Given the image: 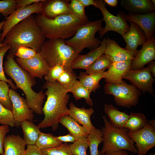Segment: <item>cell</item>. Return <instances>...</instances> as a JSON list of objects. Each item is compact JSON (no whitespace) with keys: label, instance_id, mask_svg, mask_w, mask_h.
<instances>
[{"label":"cell","instance_id":"cell-1","mask_svg":"<svg viewBox=\"0 0 155 155\" xmlns=\"http://www.w3.org/2000/svg\"><path fill=\"white\" fill-rule=\"evenodd\" d=\"M43 88L46 90L44 94L47 96L42 108L44 117L38 126L40 129L50 127L55 131L62 117L68 115L69 108L67 105L70 95L67 94L68 91L57 81L51 82H46Z\"/></svg>","mask_w":155,"mask_h":155},{"label":"cell","instance_id":"cell-2","mask_svg":"<svg viewBox=\"0 0 155 155\" xmlns=\"http://www.w3.org/2000/svg\"><path fill=\"white\" fill-rule=\"evenodd\" d=\"M14 56L9 52L4 63V71L14 81L17 89L19 88L23 92L29 108L36 114L41 115L45 95L42 90L36 92L32 90V88L36 83L35 78L19 65Z\"/></svg>","mask_w":155,"mask_h":155},{"label":"cell","instance_id":"cell-3","mask_svg":"<svg viewBox=\"0 0 155 155\" xmlns=\"http://www.w3.org/2000/svg\"><path fill=\"white\" fill-rule=\"evenodd\" d=\"M45 40L32 14L13 27L7 33L2 43L11 46L9 52L15 56L18 49L22 46L32 48L39 53Z\"/></svg>","mask_w":155,"mask_h":155},{"label":"cell","instance_id":"cell-4","mask_svg":"<svg viewBox=\"0 0 155 155\" xmlns=\"http://www.w3.org/2000/svg\"><path fill=\"white\" fill-rule=\"evenodd\" d=\"M35 20L45 38L64 40L74 36L78 28L88 21V19H82L72 14L61 15L53 19L37 14Z\"/></svg>","mask_w":155,"mask_h":155},{"label":"cell","instance_id":"cell-5","mask_svg":"<svg viewBox=\"0 0 155 155\" xmlns=\"http://www.w3.org/2000/svg\"><path fill=\"white\" fill-rule=\"evenodd\" d=\"M49 68L55 65L65 70H73L72 63L79 54L73 48L60 38L49 39L45 41L39 52Z\"/></svg>","mask_w":155,"mask_h":155},{"label":"cell","instance_id":"cell-6","mask_svg":"<svg viewBox=\"0 0 155 155\" xmlns=\"http://www.w3.org/2000/svg\"><path fill=\"white\" fill-rule=\"evenodd\" d=\"M103 119L104 126L101 129L103 135V145L100 151V155H103L109 151L119 150L137 154L135 143L128 135V130L124 128L113 126L106 115L103 117Z\"/></svg>","mask_w":155,"mask_h":155},{"label":"cell","instance_id":"cell-7","mask_svg":"<svg viewBox=\"0 0 155 155\" xmlns=\"http://www.w3.org/2000/svg\"><path fill=\"white\" fill-rule=\"evenodd\" d=\"M102 19L88 21L77 30L72 38L65 40V43L74 48L79 54L85 48L90 50L98 47L101 41L95 37L96 32L102 27Z\"/></svg>","mask_w":155,"mask_h":155},{"label":"cell","instance_id":"cell-8","mask_svg":"<svg viewBox=\"0 0 155 155\" xmlns=\"http://www.w3.org/2000/svg\"><path fill=\"white\" fill-rule=\"evenodd\" d=\"M104 90L105 94L114 96L117 105L128 108L137 105L142 94L140 90L123 80L118 84H106Z\"/></svg>","mask_w":155,"mask_h":155},{"label":"cell","instance_id":"cell-9","mask_svg":"<svg viewBox=\"0 0 155 155\" xmlns=\"http://www.w3.org/2000/svg\"><path fill=\"white\" fill-rule=\"evenodd\" d=\"M95 1V7L98 8L100 10L103 16V20L105 24V27H102L98 31L100 38L109 31L115 32L122 36L129 31L130 26L126 20V14L125 12L120 11L116 16H115L107 9L104 0Z\"/></svg>","mask_w":155,"mask_h":155},{"label":"cell","instance_id":"cell-10","mask_svg":"<svg viewBox=\"0 0 155 155\" xmlns=\"http://www.w3.org/2000/svg\"><path fill=\"white\" fill-rule=\"evenodd\" d=\"M128 134L135 143L138 155H146L148 152L155 146V120L148 121L141 129L129 131Z\"/></svg>","mask_w":155,"mask_h":155},{"label":"cell","instance_id":"cell-11","mask_svg":"<svg viewBox=\"0 0 155 155\" xmlns=\"http://www.w3.org/2000/svg\"><path fill=\"white\" fill-rule=\"evenodd\" d=\"M43 1L17 9L5 18L2 29L1 43H2L7 33L16 25L34 13L40 14L42 11Z\"/></svg>","mask_w":155,"mask_h":155},{"label":"cell","instance_id":"cell-12","mask_svg":"<svg viewBox=\"0 0 155 155\" xmlns=\"http://www.w3.org/2000/svg\"><path fill=\"white\" fill-rule=\"evenodd\" d=\"M123 78L128 80L132 85L143 93L148 92L154 96L152 87L154 80L148 67L139 70L130 69L125 73Z\"/></svg>","mask_w":155,"mask_h":155},{"label":"cell","instance_id":"cell-13","mask_svg":"<svg viewBox=\"0 0 155 155\" xmlns=\"http://www.w3.org/2000/svg\"><path fill=\"white\" fill-rule=\"evenodd\" d=\"M9 96L12 104V112L15 126L19 127L21 123L25 120L32 121L34 117V112L29 107L26 99L12 89L9 90Z\"/></svg>","mask_w":155,"mask_h":155},{"label":"cell","instance_id":"cell-14","mask_svg":"<svg viewBox=\"0 0 155 155\" xmlns=\"http://www.w3.org/2000/svg\"><path fill=\"white\" fill-rule=\"evenodd\" d=\"M16 61L32 77L42 79L47 73L49 67L39 53L33 57L23 59L17 58Z\"/></svg>","mask_w":155,"mask_h":155},{"label":"cell","instance_id":"cell-15","mask_svg":"<svg viewBox=\"0 0 155 155\" xmlns=\"http://www.w3.org/2000/svg\"><path fill=\"white\" fill-rule=\"evenodd\" d=\"M141 49L132 60L131 69L139 70L144 68V65L155 59V37L154 35L142 45Z\"/></svg>","mask_w":155,"mask_h":155},{"label":"cell","instance_id":"cell-16","mask_svg":"<svg viewBox=\"0 0 155 155\" xmlns=\"http://www.w3.org/2000/svg\"><path fill=\"white\" fill-rule=\"evenodd\" d=\"M127 21L133 22L142 30L146 41L154 35L155 31V11L143 14L129 13L126 15Z\"/></svg>","mask_w":155,"mask_h":155},{"label":"cell","instance_id":"cell-17","mask_svg":"<svg viewBox=\"0 0 155 155\" xmlns=\"http://www.w3.org/2000/svg\"><path fill=\"white\" fill-rule=\"evenodd\" d=\"M130 24L129 31L122 36L126 43V49L131 52L134 57L136 55L138 46H142L146 41L144 32L136 24L129 22Z\"/></svg>","mask_w":155,"mask_h":155},{"label":"cell","instance_id":"cell-18","mask_svg":"<svg viewBox=\"0 0 155 155\" xmlns=\"http://www.w3.org/2000/svg\"><path fill=\"white\" fill-rule=\"evenodd\" d=\"M106 39L104 38L97 48L91 50L85 55H78L72 65V69H80L86 70L96 60L104 54L106 47Z\"/></svg>","mask_w":155,"mask_h":155},{"label":"cell","instance_id":"cell-19","mask_svg":"<svg viewBox=\"0 0 155 155\" xmlns=\"http://www.w3.org/2000/svg\"><path fill=\"white\" fill-rule=\"evenodd\" d=\"M69 0H45L40 14L47 18L53 19L61 15L72 14L69 8Z\"/></svg>","mask_w":155,"mask_h":155},{"label":"cell","instance_id":"cell-20","mask_svg":"<svg viewBox=\"0 0 155 155\" xmlns=\"http://www.w3.org/2000/svg\"><path fill=\"white\" fill-rule=\"evenodd\" d=\"M68 115L79 124L82 125L89 133L96 128L92 125L90 117L94 113L92 108L87 109L83 107L80 108L71 102L69 105Z\"/></svg>","mask_w":155,"mask_h":155},{"label":"cell","instance_id":"cell-21","mask_svg":"<svg viewBox=\"0 0 155 155\" xmlns=\"http://www.w3.org/2000/svg\"><path fill=\"white\" fill-rule=\"evenodd\" d=\"M132 60L113 62L106 71L104 78L106 84H118L122 82L125 73L130 69Z\"/></svg>","mask_w":155,"mask_h":155},{"label":"cell","instance_id":"cell-22","mask_svg":"<svg viewBox=\"0 0 155 155\" xmlns=\"http://www.w3.org/2000/svg\"><path fill=\"white\" fill-rule=\"evenodd\" d=\"M104 54L108 55L113 62L132 60L134 58L133 54L125 48H122L115 41L107 37Z\"/></svg>","mask_w":155,"mask_h":155},{"label":"cell","instance_id":"cell-23","mask_svg":"<svg viewBox=\"0 0 155 155\" xmlns=\"http://www.w3.org/2000/svg\"><path fill=\"white\" fill-rule=\"evenodd\" d=\"M120 5L129 13L134 14H145L155 10V5L150 0H122Z\"/></svg>","mask_w":155,"mask_h":155},{"label":"cell","instance_id":"cell-24","mask_svg":"<svg viewBox=\"0 0 155 155\" xmlns=\"http://www.w3.org/2000/svg\"><path fill=\"white\" fill-rule=\"evenodd\" d=\"M26 145L23 138L18 135L6 136L3 144V155H26Z\"/></svg>","mask_w":155,"mask_h":155},{"label":"cell","instance_id":"cell-25","mask_svg":"<svg viewBox=\"0 0 155 155\" xmlns=\"http://www.w3.org/2000/svg\"><path fill=\"white\" fill-rule=\"evenodd\" d=\"M103 111L107 115L110 123L113 126L124 128L129 115L125 112L119 111L112 104H105Z\"/></svg>","mask_w":155,"mask_h":155},{"label":"cell","instance_id":"cell-26","mask_svg":"<svg viewBox=\"0 0 155 155\" xmlns=\"http://www.w3.org/2000/svg\"><path fill=\"white\" fill-rule=\"evenodd\" d=\"M23 139L26 145H35L41 131L40 128L31 121L25 120L21 123Z\"/></svg>","mask_w":155,"mask_h":155},{"label":"cell","instance_id":"cell-27","mask_svg":"<svg viewBox=\"0 0 155 155\" xmlns=\"http://www.w3.org/2000/svg\"><path fill=\"white\" fill-rule=\"evenodd\" d=\"M63 125L68 130L69 133L77 140L87 137L88 132L83 126H82L68 115L63 117L60 121Z\"/></svg>","mask_w":155,"mask_h":155},{"label":"cell","instance_id":"cell-28","mask_svg":"<svg viewBox=\"0 0 155 155\" xmlns=\"http://www.w3.org/2000/svg\"><path fill=\"white\" fill-rule=\"evenodd\" d=\"M106 74V72L105 71L92 74H88L86 72H81L78 77V79L91 92H95L100 88L99 81L102 78H104Z\"/></svg>","mask_w":155,"mask_h":155},{"label":"cell","instance_id":"cell-29","mask_svg":"<svg viewBox=\"0 0 155 155\" xmlns=\"http://www.w3.org/2000/svg\"><path fill=\"white\" fill-rule=\"evenodd\" d=\"M148 121L143 114L131 112L129 115L124 128L129 131H136L144 127Z\"/></svg>","mask_w":155,"mask_h":155},{"label":"cell","instance_id":"cell-30","mask_svg":"<svg viewBox=\"0 0 155 155\" xmlns=\"http://www.w3.org/2000/svg\"><path fill=\"white\" fill-rule=\"evenodd\" d=\"M71 92L75 100H78L82 98L85 99L86 103L91 106L93 105L90 97L91 92L79 80H76L69 90Z\"/></svg>","mask_w":155,"mask_h":155},{"label":"cell","instance_id":"cell-31","mask_svg":"<svg viewBox=\"0 0 155 155\" xmlns=\"http://www.w3.org/2000/svg\"><path fill=\"white\" fill-rule=\"evenodd\" d=\"M113 63L109 57L104 54L86 70V73L88 74H92L104 71L109 68Z\"/></svg>","mask_w":155,"mask_h":155},{"label":"cell","instance_id":"cell-32","mask_svg":"<svg viewBox=\"0 0 155 155\" xmlns=\"http://www.w3.org/2000/svg\"><path fill=\"white\" fill-rule=\"evenodd\" d=\"M62 143L53 135L41 132L35 145L40 149L42 150L58 147Z\"/></svg>","mask_w":155,"mask_h":155},{"label":"cell","instance_id":"cell-33","mask_svg":"<svg viewBox=\"0 0 155 155\" xmlns=\"http://www.w3.org/2000/svg\"><path fill=\"white\" fill-rule=\"evenodd\" d=\"M87 137L90 155H100L98 147L103 141V135L101 129L96 128L89 133Z\"/></svg>","mask_w":155,"mask_h":155},{"label":"cell","instance_id":"cell-34","mask_svg":"<svg viewBox=\"0 0 155 155\" xmlns=\"http://www.w3.org/2000/svg\"><path fill=\"white\" fill-rule=\"evenodd\" d=\"M77 78L78 77L73 70H65L57 81L63 87L69 92V90Z\"/></svg>","mask_w":155,"mask_h":155},{"label":"cell","instance_id":"cell-35","mask_svg":"<svg viewBox=\"0 0 155 155\" xmlns=\"http://www.w3.org/2000/svg\"><path fill=\"white\" fill-rule=\"evenodd\" d=\"M88 147L87 137L78 139L69 145L70 150L73 155H89L86 152Z\"/></svg>","mask_w":155,"mask_h":155},{"label":"cell","instance_id":"cell-36","mask_svg":"<svg viewBox=\"0 0 155 155\" xmlns=\"http://www.w3.org/2000/svg\"><path fill=\"white\" fill-rule=\"evenodd\" d=\"M9 90L7 82L0 81V103L12 111V105L9 96Z\"/></svg>","mask_w":155,"mask_h":155},{"label":"cell","instance_id":"cell-37","mask_svg":"<svg viewBox=\"0 0 155 155\" xmlns=\"http://www.w3.org/2000/svg\"><path fill=\"white\" fill-rule=\"evenodd\" d=\"M42 155H73L67 143L61 144L59 146L49 149L41 150Z\"/></svg>","mask_w":155,"mask_h":155},{"label":"cell","instance_id":"cell-38","mask_svg":"<svg viewBox=\"0 0 155 155\" xmlns=\"http://www.w3.org/2000/svg\"><path fill=\"white\" fill-rule=\"evenodd\" d=\"M68 4L69 8L72 14L83 19H88L85 11V7L79 0H71Z\"/></svg>","mask_w":155,"mask_h":155},{"label":"cell","instance_id":"cell-39","mask_svg":"<svg viewBox=\"0 0 155 155\" xmlns=\"http://www.w3.org/2000/svg\"><path fill=\"white\" fill-rule=\"evenodd\" d=\"M0 124L12 127L15 126V121L12 111L0 103Z\"/></svg>","mask_w":155,"mask_h":155},{"label":"cell","instance_id":"cell-40","mask_svg":"<svg viewBox=\"0 0 155 155\" xmlns=\"http://www.w3.org/2000/svg\"><path fill=\"white\" fill-rule=\"evenodd\" d=\"M11 46L5 45L0 48V81H3L8 83L13 90L17 89L16 85L11 80L8 79L5 77L3 67V58L6 52L11 49Z\"/></svg>","mask_w":155,"mask_h":155},{"label":"cell","instance_id":"cell-41","mask_svg":"<svg viewBox=\"0 0 155 155\" xmlns=\"http://www.w3.org/2000/svg\"><path fill=\"white\" fill-rule=\"evenodd\" d=\"M15 0L0 1V13L5 18L14 12L17 8Z\"/></svg>","mask_w":155,"mask_h":155},{"label":"cell","instance_id":"cell-42","mask_svg":"<svg viewBox=\"0 0 155 155\" xmlns=\"http://www.w3.org/2000/svg\"><path fill=\"white\" fill-rule=\"evenodd\" d=\"M64 68L59 65H55L49 68L47 74L44 76L46 82H51L57 81L65 70Z\"/></svg>","mask_w":155,"mask_h":155},{"label":"cell","instance_id":"cell-43","mask_svg":"<svg viewBox=\"0 0 155 155\" xmlns=\"http://www.w3.org/2000/svg\"><path fill=\"white\" fill-rule=\"evenodd\" d=\"M33 49L24 46L18 48L15 54L17 58L23 59H28L34 57L37 54Z\"/></svg>","mask_w":155,"mask_h":155},{"label":"cell","instance_id":"cell-44","mask_svg":"<svg viewBox=\"0 0 155 155\" xmlns=\"http://www.w3.org/2000/svg\"><path fill=\"white\" fill-rule=\"evenodd\" d=\"M9 131L8 126L2 125L0 126V154H4L3 144L6 134Z\"/></svg>","mask_w":155,"mask_h":155},{"label":"cell","instance_id":"cell-45","mask_svg":"<svg viewBox=\"0 0 155 155\" xmlns=\"http://www.w3.org/2000/svg\"><path fill=\"white\" fill-rule=\"evenodd\" d=\"M44 0H15L17 5L16 9L25 7L34 3L43 1Z\"/></svg>","mask_w":155,"mask_h":155},{"label":"cell","instance_id":"cell-46","mask_svg":"<svg viewBox=\"0 0 155 155\" xmlns=\"http://www.w3.org/2000/svg\"><path fill=\"white\" fill-rule=\"evenodd\" d=\"M26 155H42L41 150L35 145H27Z\"/></svg>","mask_w":155,"mask_h":155},{"label":"cell","instance_id":"cell-47","mask_svg":"<svg viewBox=\"0 0 155 155\" xmlns=\"http://www.w3.org/2000/svg\"><path fill=\"white\" fill-rule=\"evenodd\" d=\"M56 138L62 142L73 143L76 140V139L70 133L64 135H60L55 137Z\"/></svg>","mask_w":155,"mask_h":155},{"label":"cell","instance_id":"cell-48","mask_svg":"<svg viewBox=\"0 0 155 155\" xmlns=\"http://www.w3.org/2000/svg\"><path fill=\"white\" fill-rule=\"evenodd\" d=\"M103 155H129L127 151L125 150H119L108 151Z\"/></svg>","mask_w":155,"mask_h":155},{"label":"cell","instance_id":"cell-49","mask_svg":"<svg viewBox=\"0 0 155 155\" xmlns=\"http://www.w3.org/2000/svg\"><path fill=\"white\" fill-rule=\"evenodd\" d=\"M79 1L85 7L90 5H93L95 7L96 6L95 0H79Z\"/></svg>","mask_w":155,"mask_h":155},{"label":"cell","instance_id":"cell-50","mask_svg":"<svg viewBox=\"0 0 155 155\" xmlns=\"http://www.w3.org/2000/svg\"><path fill=\"white\" fill-rule=\"evenodd\" d=\"M148 67L151 71L153 77L155 76V61H152L148 63Z\"/></svg>","mask_w":155,"mask_h":155},{"label":"cell","instance_id":"cell-51","mask_svg":"<svg viewBox=\"0 0 155 155\" xmlns=\"http://www.w3.org/2000/svg\"><path fill=\"white\" fill-rule=\"evenodd\" d=\"M104 1L105 3L112 7H116L118 4L117 0H104Z\"/></svg>","mask_w":155,"mask_h":155},{"label":"cell","instance_id":"cell-52","mask_svg":"<svg viewBox=\"0 0 155 155\" xmlns=\"http://www.w3.org/2000/svg\"><path fill=\"white\" fill-rule=\"evenodd\" d=\"M5 21V20L3 21L0 22V43H1V29H2L3 26L4 24Z\"/></svg>","mask_w":155,"mask_h":155},{"label":"cell","instance_id":"cell-53","mask_svg":"<svg viewBox=\"0 0 155 155\" xmlns=\"http://www.w3.org/2000/svg\"><path fill=\"white\" fill-rule=\"evenodd\" d=\"M5 45L3 44L2 43H0V48L1 47Z\"/></svg>","mask_w":155,"mask_h":155},{"label":"cell","instance_id":"cell-54","mask_svg":"<svg viewBox=\"0 0 155 155\" xmlns=\"http://www.w3.org/2000/svg\"><path fill=\"white\" fill-rule=\"evenodd\" d=\"M153 3L155 5V1L154 0H151Z\"/></svg>","mask_w":155,"mask_h":155},{"label":"cell","instance_id":"cell-55","mask_svg":"<svg viewBox=\"0 0 155 155\" xmlns=\"http://www.w3.org/2000/svg\"><path fill=\"white\" fill-rule=\"evenodd\" d=\"M149 155H155V154L154 153H150Z\"/></svg>","mask_w":155,"mask_h":155},{"label":"cell","instance_id":"cell-56","mask_svg":"<svg viewBox=\"0 0 155 155\" xmlns=\"http://www.w3.org/2000/svg\"><path fill=\"white\" fill-rule=\"evenodd\" d=\"M129 155H135L133 154H129Z\"/></svg>","mask_w":155,"mask_h":155}]
</instances>
